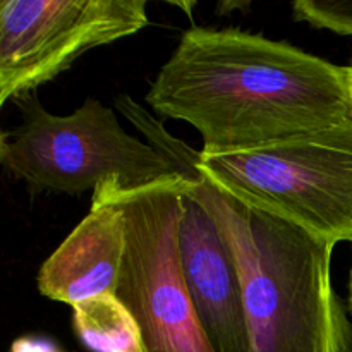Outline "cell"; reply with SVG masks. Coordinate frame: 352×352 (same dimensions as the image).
I'll return each mask as SVG.
<instances>
[{"instance_id":"obj_11","label":"cell","mask_w":352,"mask_h":352,"mask_svg":"<svg viewBox=\"0 0 352 352\" xmlns=\"http://www.w3.org/2000/svg\"><path fill=\"white\" fill-rule=\"evenodd\" d=\"M10 352H62V349L47 337L26 336L14 340Z\"/></svg>"},{"instance_id":"obj_13","label":"cell","mask_w":352,"mask_h":352,"mask_svg":"<svg viewBox=\"0 0 352 352\" xmlns=\"http://www.w3.org/2000/svg\"><path fill=\"white\" fill-rule=\"evenodd\" d=\"M351 74H352V65H351Z\"/></svg>"},{"instance_id":"obj_5","label":"cell","mask_w":352,"mask_h":352,"mask_svg":"<svg viewBox=\"0 0 352 352\" xmlns=\"http://www.w3.org/2000/svg\"><path fill=\"white\" fill-rule=\"evenodd\" d=\"M122 206L127 246L116 296L133 313L146 352H215L206 340L186 287L179 254L184 177L126 189L103 181Z\"/></svg>"},{"instance_id":"obj_3","label":"cell","mask_w":352,"mask_h":352,"mask_svg":"<svg viewBox=\"0 0 352 352\" xmlns=\"http://www.w3.org/2000/svg\"><path fill=\"white\" fill-rule=\"evenodd\" d=\"M195 168L230 198L318 239L352 241V119L263 146L199 151Z\"/></svg>"},{"instance_id":"obj_10","label":"cell","mask_w":352,"mask_h":352,"mask_svg":"<svg viewBox=\"0 0 352 352\" xmlns=\"http://www.w3.org/2000/svg\"><path fill=\"white\" fill-rule=\"evenodd\" d=\"M292 14L318 30L352 34V0H298L292 3Z\"/></svg>"},{"instance_id":"obj_6","label":"cell","mask_w":352,"mask_h":352,"mask_svg":"<svg viewBox=\"0 0 352 352\" xmlns=\"http://www.w3.org/2000/svg\"><path fill=\"white\" fill-rule=\"evenodd\" d=\"M144 0H3L0 3V103L33 93L85 52L138 33Z\"/></svg>"},{"instance_id":"obj_1","label":"cell","mask_w":352,"mask_h":352,"mask_svg":"<svg viewBox=\"0 0 352 352\" xmlns=\"http://www.w3.org/2000/svg\"><path fill=\"white\" fill-rule=\"evenodd\" d=\"M146 103L191 124L205 153L246 150L352 119L351 67L261 34L191 28Z\"/></svg>"},{"instance_id":"obj_12","label":"cell","mask_w":352,"mask_h":352,"mask_svg":"<svg viewBox=\"0 0 352 352\" xmlns=\"http://www.w3.org/2000/svg\"><path fill=\"white\" fill-rule=\"evenodd\" d=\"M349 306L352 309V268H351V278H349Z\"/></svg>"},{"instance_id":"obj_8","label":"cell","mask_w":352,"mask_h":352,"mask_svg":"<svg viewBox=\"0 0 352 352\" xmlns=\"http://www.w3.org/2000/svg\"><path fill=\"white\" fill-rule=\"evenodd\" d=\"M126 246V213L98 184L88 215L41 265L38 291L71 308L96 296L116 294Z\"/></svg>"},{"instance_id":"obj_4","label":"cell","mask_w":352,"mask_h":352,"mask_svg":"<svg viewBox=\"0 0 352 352\" xmlns=\"http://www.w3.org/2000/svg\"><path fill=\"white\" fill-rule=\"evenodd\" d=\"M21 124L0 138L2 165L38 189L81 195L116 179L126 189L179 175L150 143L122 129L113 110L96 98L69 116L48 112L36 95L14 100Z\"/></svg>"},{"instance_id":"obj_2","label":"cell","mask_w":352,"mask_h":352,"mask_svg":"<svg viewBox=\"0 0 352 352\" xmlns=\"http://www.w3.org/2000/svg\"><path fill=\"white\" fill-rule=\"evenodd\" d=\"M151 144L215 219L239 270L251 352H352V325L332 287L333 244L248 206L195 168L199 151L165 129Z\"/></svg>"},{"instance_id":"obj_7","label":"cell","mask_w":352,"mask_h":352,"mask_svg":"<svg viewBox=\"0 0 352 352\" xmlns=\"http://www.w3.org/2000/svg\"><path fill=\"white\" fill-rule=\"evenodd\" d=\"M177 237L186 287L212 349L251 352L243 285L232 251L215 219L186 189Z\"/></svg>"},{"instance_id":"obj_9","label":"cell","mask_w":352,"mask_h":352,"mask_svg":"<svg viewBox=\"0 0 352 352\" xmlns=\"http://www.w3.org/2000/svg\"><path fill=\"white\" fill-rule=\"evenodd\" d=\"M72 325L91 352H146L133 313L116 294H102L72 306Z\"/></svg>"}]
</instances>
